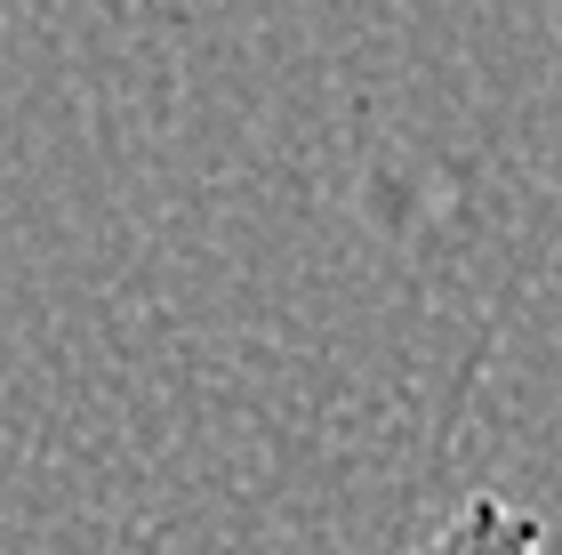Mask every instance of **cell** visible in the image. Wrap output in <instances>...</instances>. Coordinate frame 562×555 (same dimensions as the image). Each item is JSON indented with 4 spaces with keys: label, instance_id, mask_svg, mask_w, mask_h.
Segmentation results:
<instances>
[{
    "label": "cell",
    "instance_id": "cell-1",
    "mask_svg": "<svg viewBox=\"0 0 562 555\" xmlns=\"http://www.w3.org/2000/svg\"><path fill=\"white\" fill-rule=\"evenodd\" d=\"M402 555H554V540H547V523L530 508H515V499H498V491H474L467 508H450Z\"/></svg>",
    "mask_w": 562,
    "mask_h": 555
}]
</instances>
